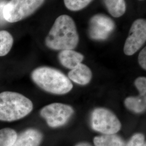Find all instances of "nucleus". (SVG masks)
Here are the masks:
<instances>
[{
    "mask_svg": "<svg viewBox=\"0 0 146 146\" xmlns=\"http://www.w3.org/2000/svg\"><path fill=\"white\" fill-rule=\"evenodd\" d=\"M79 37L73 19L67 15L58 16L47 35L45 43L55 50H73L78 46Z\"/></svg>",
    "mask_w": 146,
    "mask_h": 146,
    "instance_id": "nucleus-1",
    "label": "nucleus"
},
{
    "mask_svg": "<svg viewBox=\"0 0 146 146\" xmlns=\"http://www.w3.org/2000/svg\"><path fill=\"white\" fill-rule=\"evenodd\" d=\"M33 110L32 101L23 94L12 91L0 93V121L12 122L21 120Z\"/></svg>",
    "mask_w": 146,
    "mask_h": 146,
    "instance_id": "nucleus-2",
    "label": "nucleus"
},
{
    "mask_svg": "<svg viewBox=\"0 0 146 146\" xmlns=\"http://www.w3.org/2000/svg\"><path fill=\"white\" fill-rule=\"evenodd\" d=\"M32 80L42 90L52 94H65L73 88V84L62 73L49 67H40L31 73Z\"/></svg>",
    "mask_w": 146,
    "mask_h": 146,
    "instance_id": "nucleus-3",
    "label": "nucleus"
},
{
    "mask_svg": "<svg viewBox=\"0 0 146 146\" xmlns=\"http://www.w3.org/2000/svg\"><path fill=\"white\" fill-rule=\"evenodd\" d=\"M45 0H11L6 3L3 15L8 22L15 23L31 15Z\"/></svg>",
    "mask_w": 146,
    "mask_h": 146,
    "instance_id": "nucleus-4",
    "label": "nucleus"
},
{
    "mask_svg": "<svg viewBox=\"0 0 146 146\" xmlns=\"http://www.w3.org/2000/svg\"><path fill=\"white\" fill-rule=\"evenodd\" d=\"M92 127L104 134H115L120 131L121 124L116 115L109 110L100 108L94 110L91 118Z\"/></svg>",
    "mask_w": 146,
    "mask_h": 146,
    "instance_id": "nucleus-5",
    "label": "nucleus"
},
{
    "mask_svg": "<svg viewBox=\"0 0 146 146\" xmlns=\"http://www.w3.org/2000/svg\"><path fill=\"white\" fill-rule=\"evenodd\" d=\"M73 108L67 104L54 103L48 104L40 110V115L50 127L64 125L74 114Z\"/></svg>",
    "mask_w": 146,
    "mask_h": 146,
    "instance_id": "nucleus-6",
    "label": "nucleus"
},
{
    "mask_svg": "<svg viewBox=\"0 0 146 146\" xmlns=\"http://www.w3.org/2000/svg\"><path fill=\"white\" fill-rule=\"evenodd\" d=\"M146 41V20L137 19L131 26L128 36L125 40L123 52L128 56L132 55L141 48Z\"/></svg>",
    "mask_w": 146,
    "mask_h": 146,
    "instance_id": "nucleus-7",
    "label": "nucleus"
},
{
    "mask_svg": "<svg viewBox=\"0 0 146 146\" xmlns=\"http://www.w3.org/2000/svg\"><path fill=\"white\" fill-rule=\"evenodd\" d=\"M114 21L108 16L98 14L92 16L89 22V36L95 40H104L115 29Z\"/></svg>",
    "mask_w": 146,
    "mask_h": 146,
    "instance_id": "nucleus-8",
    "label": "nucleus"
},
{
    "mask_svg": "<svg viewBox=\"0 0 146 146\" xmlns=\"http://www.w3.org/2000/svg\"><path fill=\"white\" fill-rule=\"evenodd\" d=\"M42 133L34 128H29L17 135L11 146H39L41 143Z\"/></svg>",
    "mask_w": 146,
    "mask_h": 146,
    "instance_id": "nucleus-9",
    "label": "nucleus"
},
{
    "mask_svg": "<svg viewBox=\"0 0 146 146\" xmlns=\"http://www.w3.org/2000/svg\"><path fill=\"white\" fill-rule=\"evenodd\" d=\"M69 79L76 84L85 85L88 84L92 78V73L90 68L82 63L71 69L68 73Z\"/></svg>",
    "mask_w": 146,
    "mask_h": 146,
    "instance_id": "nucleus-10",
    "label": "nucleus"
},
{
    "mask_svg": "<svg viewBox=\"0 0 146 146\" xmlns=\"http://www.w3.org/2000/svg\"><path fill=\"white\" fill-rule=\"evenodd\" d=\"M58 58L64 67L73 69L81 63L84 56L81 53L73 50H63L59 53Z\"/></svg>",
    "mask_w": 146,
    "mask_h": 146,
    "instance_id": "nucleus-11",
    "label": "nucleus"
},
{
    "mask_svg": "<svg viewBox=\"0 0 146 146\" xmlns=\"http://www.w3.org/2000/svg\"><path fill=\"white\" fill-rule=\"evenodd\" d=\"M104 5L110 14L114 17H120L125 13V0H103Z\"/></svg>",
    "mask_w": 146,
    "mask_h": 146,
    "instance_id": "nucleus-12",
    "label": "nucleus"
},
{
    "mask_svg": "<svg viewBox=\"0 0 146 146\" xmlns=\"http://www.w3.org/2000/svg\"><path fill=\"white\" fill-rule=\"evenodd\" d=\"M95 146H125L122 139L115 134H104L94 139Z\"/></svg>",
    "mask_w": 146,
    "mask_h": 146,
    "instance_id": "nucleus-13",
    "label": "nucleus"
},
{
    "mask_svg": "<svg viewBox=\"0 0 146 146\" xmlns=\"http://www.w3.org/2000/svg\"><path fill=\"white\" fill-rule=\"evenodd\" d=\"M125 104L128 110L140 113L144 111L146 107V95L140 94L137 97H129L125 100Z\"/></svg>",
    "mask_w": 146,
    "mask_h": 146,
    "instance_id": "nucleus-14",
    "label": "nucleus"
},
{
    "mask_svg": "<svg viewBox=\"0 0 146 146\" xmlns=\"http://www.w3.org/2000/svg\"><path fill=\"white\" fill-rule=\"evenodd\" d=\"M13 43V37L9 32L0 31V56H5L9 52Z\"/></svg>",
    "mask_w": 146,
    "mask_h": 146,
    "instance_id": "nucleus-15",
    "label": "nucleus"
},
{
    "mask_svg": "<svg viewBox=\"0 0 146 146\" xmlns=\"http://www.w3.org/2000/svg\"><path fill=\"white\" fill-rule=\"evenodd\" d=\"M15 130L11 128L0 129V146H11L17 137Z\"/></svg>",
    "mask_w": 146,
    "mask_h": 146,
    "instance_id": "nucleus-16",
    "label": "nucleus"
},
{
    "mask_svg": "<svg viewBox=\"0 0 146 146\" xmlns=\"http://www.w3.org/2000/svg\"><path fill=\"white\" fill-rule=\"evenodd\" d=\"M93 0H64V5L71 11H78L86 8Z\"/></svg>",
    "mask_w": 146,
    "mask_h": 146,
    "instance_id": "nucleus-17",
    "label": "nucleus"
},
{
    "mask_svg": "<svg viewBox=\"0 0 146 146\" xmlns=\"http://www.w3.org/2000/svg\"><path fill=\"white\" fill-rule=\"evenodd\" d=\"M125 146H146L145 137L140 133L134 134Z\"/></svg>",
    "mask_w": 146,
    "mask_h": 146,
    "instance_id": "nucleus-18",
    "label": "nucleus"
},
{
    "mask_svg": "<svg viewBox=\"0 0 146 146\" xmlns=\"http://www.w3.org/2000/svg\"><path fill=\"white\" fill-rule=\"evenodd\" d=\"M135 85L140 94L146 95V78L140 77L137 78L135 82Z\"/></svg>",
    "mask_w": 146,
    "mask_h": 146,
    "instance_id": "nucleus-19",
    "label": "nucleus"
},
{
    "mask_svg": "<svg viewBox=\"0 0 146 146\" xmlns=\"http://www.w3.org/2000/svg\"><path fill=\"white\" fill-rule=\"evenodd\" d=\"M138 61L141 67L146 69V48H144L141 50L138 58Z\"/></svg>",
    "mask_w": 146,
    "mask_h": 146,
    "instance_id": "nucleus-20",
    "label": "nucleus"
},
{
    "mask_svg": "<svg viewBox=\"0 0 146 146\" xmlns=\"http://www.w3.org/2000/svg\"><path fill=\"white\" fill-rule=\"evenodd\" d=\"M7 3V2L6 1L0 0V26L5 25L7 22L3 15L4 7Z\"/></svg>",
    "mask_w": 146,
    "mask_h": 146,
    "instance_id": "nucleus-21",
    "label": "nucleus"
},
{
    "mask_svg": "<svg viewBox=\"0 0 146 146\" xmlns=\"http://www.w3.org/2000/svg\"><path fill=\"white\" fill-rule=\"evenodd\" d=\"M75 146H92L89 143H86V142H81L79 143L78 145H76Z\"/></svg>",
    "mask_w": 146,
    "mask_h": 146,
    "instance_id": "nucleus-22",
    "label": "nucleus"
}]
</instances>
